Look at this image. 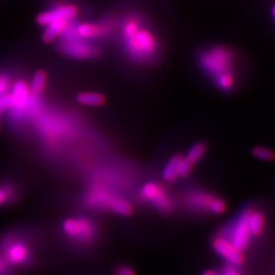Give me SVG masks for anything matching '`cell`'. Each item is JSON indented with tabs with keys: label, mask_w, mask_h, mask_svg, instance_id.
<instances>
[{
	"label": "cell",
	"mask_w": 275,
	"mask_h": 275,
	"mask_svg": "<svg viewBox=\"0 0 275 275\" xmlns=\"http://www.w3.org/2000/svg\"><path fill=\"white\" fill-rule=\"evenodd\" d=\"M193 168L194 163L192 161H190L187 157H182L179 164V169H177V175H179V177H186L192 172Z\"/></svg>",
	"instance_id": "7402d4cb"
},
{
	"label": "cell",
	"mask_w": 275,
	"mask_h": 275,
	"mask_svg": "<svg viewBox=\"0 0 275 275\" xmlns=\"http://www.w3.org/2000/svg\"><path fill=\"white\" fill-rule=\"evenodd\" d=\"M0 113H1V111H0Z\"/></svg>",
	"instance_id": "83f0119b"
},
{
	"label": "cell",
	"mask_w": 275,
	"mask_h": 275,
	"mask_svg": "<svg viewBox=\"0 0 275 275\" xmlns=\"http://www.w3.org/2000/svg\"><path fill=\"white\" fill-rule=\"evenodd\" d=\"M122 40L128 56L139 63L153 59L158 50V42L154 34L142 28L138 19H127L121 30Z\"/></svg>",
	"instance_id": "6da1fadb"
},
{
	"label": "cell",
	"mask_w": 275,
	"mask_h": 275,
	"mask_svg": "<svg viewBox=\"0 0 275 275\" xmlns=\"http://www.w3.org/2000/svg\"><path fill=\"white\" fill-rule=\"evenodd\" d=\"M79 12L78 7L75 4H63L58 5L51 10L41 12L37 17V23L45 27L56 20H74Z\"/></svg>",
	"instance_id": "8fae6325"
},
{
	"label": "cell",
	"mask_w": 275,
	"mask_h": 275,
	"mask_svg": "<svg viewBox=\"0 0 275 275\" xmlns=\"http://www.w3.org/2000/svg\"><path fill=\"white\" fill-rule=\"evenodd\" d=\"M86 204L89 207L107 210L122 216H128L134 212V207L128 201L102 189L91 191L86 197Z\"/></svg>",
	"instance_id": "3957f363"
},
{
	"label": "cell",
	"mask_w": 275,
	"mask_h": 275,
	"mask_svg": "<svg viewBox=\"0 0 275 275\" xmlns=\"http://www.w3.org/2000/svg\"><path fill=\"white\" fill-rule=\"evenodd\" d=\"M199 60L203 71L213 78L233 72L234 54L224 47L217 46L203 51Z\"/></svg>",
	"instance_id": "277c9868"
},
{
	"label": "cell",
	"mask_w": 275,
	"mask_h": 275,
	"mask_svg": "<svg viewBox=\"0 0 275 275\" xmlns=\"http://www.w3.org/2000/svg\"><path fill=\"white\" fill-rule=\"evenodd\" d=\"M13 85L10 74L6 71H0V96L8 94Z\"/></svg>",
	"instance_id": "44dd1931"
},
{
	"label": "cell",
	"mask_w": 275,
	"mask_h": 275,
	"mask_svg": "<svg viewBox=\"0 0 275 275\" xmlns=\"http://www.w3.org/2000/svg\"><path fill=\"white\" fill-rule=\"evenodd\" d=\"M141 196L161 213H169L173 208L169 194L157 183L145 184L141 190Z\"/></svg>",
	"instance_id": "52a82bcc"
},
{
	"label": "cell",
	"mask_w": 275,
	"mask_h": 275,
	"mask_svg": "<svg viewBox=\"0 0 275 275\" xmlns=\"http://www.w3.org/2000/svg\"><path fill=\"white\" fill-rule=\"evenodd\" d=\"M182 155L180 154H176L173 155L169 160L168 162L166 163L164 169H163V179L166 182H174L179 175H177V169H179V164H180V161L182 159Z\"/></svg>",
	"instance_id": "e0dca14e"
},
{
	"label": "cell",
	"mask_w": 275,
	"mask_h": 275,
	"mask_svg": "<svg viewBox=\"0 0 275 275\" xmlns=\"http://www.w3.org/2000/svg\"><path fill=\"white\" fill-rule=\"evenodd\" d=\"M107 31V27L102 24L96 23H82L75 27V32L79 39H95L97 37L103 36Z\"/></svg>",
	"instance_id": "4fadbf2b"
},
{
	"label": "cell",
	"mask_w": 275,
	"mask_h": 275,
	"mask_svg": "<svg viewBox=\"0 0 275 275\" xmlns=\"http://www.w3.org/2000/svg\"><path fill=\"white\" fill-rule=\"evenodd\" d=\"M219 274L220 275H241V273L237 269V266H234L231 264L224 266Z\"/></svg>",
	"instance_id": "d4e9b609"
},
{
	"label": "cell",
	"mask_w": 275,
	"mask_h": 275,
	"mask_svg": "<svg viewBox=\"0 0 275 275\" xmlns=\"http://www.w3.org/2000/svg\"><path fill=\"white\" fill-rule=\"evenodd\" d=\"M212 249L228 264L239 266L245 262L244 252L237 249L224 235H218L212 239Z\"/></svg>",
	"instance_id": "ba28073f"
},
{
	"label": "cell",
	"mask_w": 275,
	"mask_h": 275,
	"mask_svg": "<svg viewBox=\"0 0 275 275\" xmlns=\"http://www.w3.org/2000/svg\"><path fill=\"white\" fill-rule=\"evenodd\" d=\"M225 236H228L233 244L242 252L249 247L252 235L248 224L247 209H245L237 217V219L229 231V235H225Z\"/></svg>",
	"instance_id": "30bf717a"
},
{
	"label": "cell",
	"mask_w": 275,
	"mask_h": 275,
	"mask_svg": "<svg viewBox=\"0 0 275 275\" xmlns=\"http://www.w3.org/2000/svg\"><path fill=\"white\" fill-rule=\"evenodd\" d=\"M215 79V83L216 85L218 86V88L222 91H225V92H228V91H231L233 90L234 86H235V77H234V74L233 72H230V73H224L222 75H219L217 76Z\"/></svg>",
	"instance_id": "d6986e66"
},
{
	"label": "cell",
	"mask_w": 275,
	"mask_h": 275,
	"mask_svg": "<svg viewBox=\"0 0 275 275\" xmlns=\"http://www.w3.org/2000/svg\"><path fill=\"white\" fill-rule=\"evenodd\" d=\"M70 24L71 21L69 20H56L51 22L50 24H48L47 26H45L42 40L45 43L53 42L55 39L59 38L63 34V32L66 31Z\"/></svg>",
	"instance_id": "5bb4252c"
},
{
	"label": "cell",
	"mask_w": 275,
	"mask_h": 275,
	"mask_svg": "<svg viewBox=\"0 0 275 275\" xmlns=\"http://www.w3.org/2000/svg\"><path fill=\"white\" fill-rule=\"evenodd\" d=\"M116 275H137V273L131 266L120 265L117 268Z\"/></svg>",
	"instance_id": "cb8c5ba5"
},
{
	"label": "cell",
	"mask_w": 275,
	"mask_h": 275,
	"mask_svg": "<svg viewBox=\"0 0 275 275\" xmlns=\"http://www.w3.org/2000/svg\"><path fill=\"white\" fill-rule=\"evenodd\" d=\"M3 259L8 266H25L31 263V248L22 238H15V234H8L2 239Z\"/></svg>",
	"instance_id": "5b68a950"
},
{
	"label": "cell",
	"mask_w": 275,
	"mask_h": 275,
	"mask_svg": "<svg viewBox=\"0 0 275 275\" xmlns=\"http://www.w3.org/2000/svg\"><path fill=\"white\" fill-rule=\"evenodd\" d=\"M20 185L11 179L0 181V208L13 205L21 198Z\"/></svg>",
	"instance_id": "7c38bea8"
},
{
	"label": "cell",
	"mask_w": 275,
	"mask_h": 275,
	"mask_svg": "<svg viewBox=\"0 0 275 275\" xmlns=\"http://www.w3.org/2000/svg\"><path fill=\"white\" fill-rule=\"evenodd\" d=\"M206 149H207L206 145L204 143H202V142L196 143L190 148L186 157L190 161H192L194 164H195L196 162H198V161H200L204 157V155L206 153Z\"/></svg>",
	"instance_id": "ffe728a7"
},
{
	"label": "cell",
	"mask_w": 275,
	"mask_h": 275,
	"mask_svg": "<svg viewBox=\"0 0 275 275\" xmlns=\"http://www.w3.org/2000/svg\"><path fill=\"white\" fill-rule=\"evenodd\" d=\"M77 100L79 103L86 106H101L105 102V98L102 94L93 92L79 93L77 97Z\"/></svg>",
	"instance_id": "ac0fdd59"
},
{
	"label": "cell",
	"mask_w": 275,
	"mask_h": 275,
	"mask_svg": "<svg viewBox=\"0 0 275 275\" xmlns=\"http://www.w3.org/2000/svg\"><path fill=\"white\" fill-rule=\"evenodd\" d=\"M202 275H220L219 272L213 270V269H209V270H206L202 273Z\"/></svg>",
	"instance_id": "4316f807"
},
{
	"label": "cell",
	"mask_w": 275,
	"mask_h": 275,
	"mask_svg": "<svg viewBox=\"0 0 275 275\" xmlns=\"http://www.w3.org/2000/svg\"><path fill=\"white\" fill-rule=\"evenodd\" d=\"M58 49L64 55L76 59L94 58L99 53V50L95 46L79 38L61 41L58 45Z\"/></svg>",
	"instance_id": "9c48e42d"
},
{
	"label": "cell",
	"mask_w": 275,
	"mask_h": 275,
	"mask_svg": "<svg viewBox=\"0 0 275 275\" xmlns=\"http://www.w3.org/2000/svg\"><path fill=\"white\" fill-rule=\"evenodd\" d=\"M247 217H248V224L251 232L252 236H259L265 229V216L264 214L256 209H247Z\"/></svg>",
	"instance_id": "9a60e30c"
},
{
	"label": "cell",
	"mask_w": 275,
	"mask_h": 275,
	"mask_svg": "<svg viewBox=\"0 0 275 275\" xmlns=\"http://www.w3.org/2000/svg\"><path fill=\"white\" fill-rule=\"evenodd\" d=\"M46 84H47V74L43 70L37 71L33 78L31 79V83L29 84L30 86V92L31 95L34 97H39L42 95V93L46 89Z\"/></svg>",
	"instance_id": "2e32d148"
},
{
	"label": "cell",
	"mask_w": 275,
	"mask_h": 275,
	"mask_svg": "<svg viewBox=\"0 0 275 275\" xmlns=\"http://www.w3.org/2000/svg\"><path fill=\"white\" fill-rule=\"evenodd\" d=\"M253 155L263 161H271L274 159V154L273 152L265 147H255L253 149Z\"/></svg>",
	"instance_id": "603a6c76"
},
{
	"label": "cell",
	"mask_w": 275,
	"mask_h": 275,
	"mask_svg": "<svg viewBox=\"0 0 275 275\" xmlns=\"http://www.w3.org/2000/svg\"><path fill=\"white\" fill-rule=\"evenodd\" d=\"M7 264L2 256H0V275H5L6 274V269H7Z\"/></svg>",
	"instance_id": "484cf974"
},
{
	"label": "cell",
	"mask_w": 275,
	"mask_h": 275,
	"mask_svg": "<svg viewBox=\"0 0 275 275\" xmlns=\"http://www.w3.org/2000/svg\"><path fill=\"white\" fill-rule=\"evenodd\" d=\"M63 235L79 245L90 246L96 241L97 226L91 219L79 216L64 219L62 222Z\"/></svg>",
	"instance_id": "7a4b0ae2"
},
{
	"label": "cell",
	"mask_w": 275,
	"mask_h": 275,
	"mask_svg": "<svg viewBox=\"0 0 275 275\" xmlns=\"http://www.w3.org/2000/svg\"><path fill=\"white\" fill-rule=\"evenodd\" d=\"M188 207L200 212H207L215 215L223 214L226 210V203L223 199L204 191H193L187 196Z\"/></svg>",
	"instance_id": "8992f818"
}]
</instances>
